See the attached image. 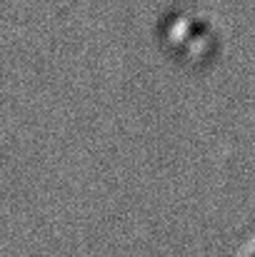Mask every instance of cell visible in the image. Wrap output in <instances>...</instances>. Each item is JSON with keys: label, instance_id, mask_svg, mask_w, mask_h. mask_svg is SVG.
Here are the masks:
<instances>
[{"label": "cell", "instance_id": "1", "mask_svg": "<svg viewBox=\"0 0 255 257\" xmlns=\"http://www.w3.org/2000/svg\"><path fill=\"white\" fill-rule=\"evenodd\" d=\"M253 257H255V255H253Z\"/></svg>", "mask_w": 255, "mask_h": 257}]
</instances>
